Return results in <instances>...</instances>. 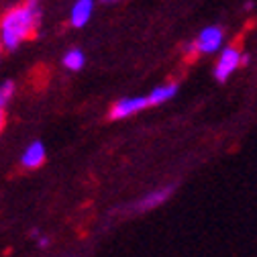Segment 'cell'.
Returning <instances> with one entry per match:
<instances>
[{
    "instance_id": "cell-1",
    "label": "cell",
    "mask_w": 257,
    "mask_h": 257,
    "mask_svg": "<svg viewBox=\"0 0 257 257\" xmlns=\"http://www.w3.org/2000/svg\"><path fill=\"white\" fill-rule=\"evenodd\" d=\"M41 21L39 0H23L21 5L9 9L0 19V39L7 51L19 49L27 39L35 35Z\"/></svg>"
},
{
    "instance_id": "cell-2",
    "label": "cell",
    "mask_w": 257,
    "mask_h": 257,
    "mask_svg": "<svg viewBox=\"0 0 257 257\" xmlns=\"http://www.w3.org/2000/svg\"><path fill=\"white\" fill-rule=\"evenodd\" d=\"M224 43V29L220 25H208L196 35L194 41L186 45L188 55H212L222 49Z\"/></svg>"
},
{
    "instance_id": "cell-3",
    "label": "cell",
    "mask_w": 257,
    "mask_h": 257,
    "mask_svg": "<svg viewBox=\"0 0 257 257\" xmlns=\"http://www.w3.org/2000/svg\"><path fill=\"white\" fill-rule=\"evenodd\" d=\"M241 66H245V55L241 53L239 47L229 45V47H222L216 59V66H214V78L218 82L229 80L231 74H235Z\"/></svg>"
},
{
    "instance_id": "cell-4",
    "label": "cell",
    "mask_w": 257,
    "mask_h": 257,
    "mask_svg": "<svg viewBox=\"0 0 257 257\" xmlns=\"http://www.w3.org/2000/svg\"><path fill=\"white\" fill-rule=\"evenodd\" d=\"M147 106H151L147 96H128V98H120L118 102L112 104L110 118L112 120H120V118H126V116H133V114L145 110Z\"/></svg>"
},
{
    "instance_id": "cell-5",
    "label": "cell",
    "mask_w": 257,
    "mask_h": 257,
    "mask_svg": "<svg viewBox=\"0 0 257 257\" xmlns=\"http://www.w3.org/2000/svg\"><path fill=\"white\" fill-rule=\"evenodd\" d=\"M96 11V0H74L70 13H68V21L74 29H84Z\"/></svg>"
},
{
    "instance_id": "cell-6",
    "label": "cell",
    "mask_w": 257,
    "mask_h": 257,
    "mask_svg": "<svg viewBox=\"0 0 257 257\" xmlns=\"http://www.w3.org/2000/svg\"><path fill=\"white\" fill-rule=\"evenodd\" d=\"M43 162H45V147H43L41 141H33V143H31V145L25 149V153H23V157H21V164H23L25 168H29V170L39 168Z\"/></svg>"
},
{
    "instance_id": "cell-7",
    "label": "cell",
    "mask_w": 257,
    "mask_h": 257,
    "mask_svg": "<svg viewBox=\"0 0 257 257\" xmlns=\"http://www.w3.org/2000/svg\"><path fill=\"white\" fill-rule=\"evenodd\" d=\"M176 94H178V84H164V86L153 88L147 98H149L151 106H159V104H166L168 100H172Z\"/></svg>"
},
{
    "instance_id": "cell-8",
    "label": "cell",
    "mask_w": 257,
    "mask_h": 257,
    "mask_svg": "<svg viewBox=\"0 0 257 257\" xmlns=\"http://www.w3.org/2000/svg\"><path fill=\"white\" fill-rule=\"evenodd\" d=\"M61 63H63V68L70 70V72H80L86 66V53L80 47H72L63 53Z\"/></svg>"
},
{
    "instance_id": "cell-9",
    "label": "cell",
    "mask_w": 257,
    "mask_h": 257,
    "mask_svg": "<svg viewBox=\"0 0 257 257\" xmlns=\"http://www.w3.org/2000/svg\"><path fill=\"white\" fill-rule=\"evenodd\" d=\"M172 194V188H162V190H155V192H149L145 198H141L137 202V210H149V208H155L162 202H166Z\"/></svg>"
},
{
    "instance_id": "cell-10",
    "label": "cell",
    "mask_w": 257,
    "mask_h": 257,
    "mask_svg": "<svg viewBox=\"0 0 257 257\" xmlns=\"http://www.w3.org/2000/svg\"><path fill=\"white\" fill-rule=\"evenodd\" d=\"M15 90H17V86H15L13 80H3L0 82V108H5L11 102Z\"/></svg>"
},
{
    "instance_id": "cell-11",
    "label": "cell",
    "mask_w": 257,
    "mask_h": 257,
    "mask_svg": "<svg viewBox=\"0 0 257 257\" xmlns=\"http://www.w3.org/2000/svg\"><path fill=\"white\" fill-rule=\"evenodd\" d=\"M47 245H49V239H47V237H41V239H39V247H41V249H45Z\"/></svg>"
},
{
    "instance_id": "cell-12",
    "label": "cell",
    "mask_w": 257,
    "mask_h": 257,
    "mask_svg": "<svg viewBox=\"0 0 257 257\" xmlns=\"http://www.w3.org/2000/svg\"><path fill=\"white\" fill-rule=\"evenodd\" d=\"M5 126V108H0V131H3Z\"/></svg>"
},
{
    "instance_id": "cell-13",
    "label": "cell",
    "mask_w": 257,
    "mask_h": 257,
    "mask_svg": "<svg viewBox=\"0 0 257 257\" xmlns=\"http://www.w3.org/2000/svg\"><path fill=\"white\" fill-rule=\"evenodd\" d=\"M255 7V3H251V0H249V3H245V11H251Z\"/></svg>"
},
{
    "instance_id": "cell-14",
    "label": "cell",
    "mask_w": 257,
    "mask_h": 257,
    "mask_svg": "<svg viewBox=\"0 0 257 257\" xmlns=\"http://www.w3.org/2000/svg\"><path fill=\"white\" fill-rule=\"evenodd\" d=\"M3 51H5V45H3V39H0V57H3Z\"/></svg>"
},
{
    "instance_id": "cell-15",
    "label": "cell",
    "mask_w": 257,
    "mask_h": 257,
    "mask_svg": "<svg viewBox=\"0 0 257 257\" xmlns=\"http://www.w3.org/2000/svg\"><path fill=\"white\" fill-rule=\"evenodd\" d=\"M102 3H116V0H102Z\"/></svg>"
}]
</instances>
